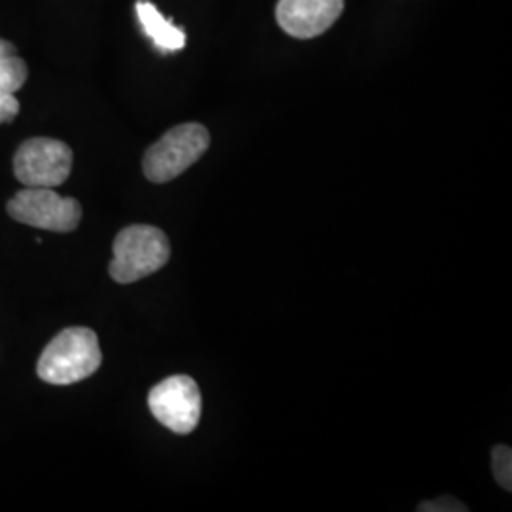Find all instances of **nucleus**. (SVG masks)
Returning <instances> with one entry per match:
<instances>
[{
	"label": "nucleus",
	"mask_w": 512,
	"mask_h": 512,
	"mask_svg": "<svg viewBox=\"0 0 512 512\" xmlns=\"http://www.w3.org/2000/svg\"><path fill=\"white\" fill-rule=\"evenodd\" d=\"M103 363L99 338L88 327L61 330L38 359V378L46 384H78L93 376Z\"/></svg>",
	"instance_id": "obj_1"
},
{
	"label": "nucleus",
	"mask_w": 512,
	"mask_h": 512,
	"mask_svg": "<svg viewBox=\"0 0 512 512\" xmlns=\"http://www.w3.org/2000/svg\"><path fill=\"white\" fill-rule=\"evenodd\" d=\"M112 251L110 277L116 283L129 285L162 270L171 256V245L160 228L133 224L116 236Z\"/></svg>",
	"instance_id": "obj_2"
},
{
	"label": "nucleus",
	"mask_w": 512,
	"mask_h": 512,
	"mask_svg": "<svg viewBox=\"0 0 512 512\" xmlns=\"http://www.w3.org/2000/svg\"><path fill=\"white\" fill-rule=\"evenodd\" d=\"M209 145L211 135L202 124L190 122L175 126L148 148L143 158L145 177L150 183H169L196 164Z\"/></svg>",
	"instance_id": "obj_3"
},
{
	"label": "nucleus",
	"mask_w": 512,
	"mask_h": 512,
	"mask_svg": "<svg viewBox=\"0 0 512 512\" xmlns=\"http://www.w3.org/2000/svg\"><path fill=\"white\" fill-rule=\"evenodd\" d=\"M8 215L21 224L67 234L78 228L82 207L74 198H63L54 188H25L8 202Z\"/></svg>",
	"instance_id": "obj_4"
},
{
	"label": "nucleus",
	"mask_w": 512,
	"mask_h": 512,
	"mask_svg": "<svg viewBox=\"0 0 512 512\" xmlns=\"http://www.w3.org/2000/svg\"><path fill=\"white\" fill-rule=\"evenodd\" d=\"M152 416L177 435H190L202 420V393L194 378L169 376L148 393Z\"/></svg>",
	"instance_id": "obj_5"
},
{
	"label": "nucleus",
	"mask_w": 512,
	"mask_h": 512,
	"mask_svg": "<svg viewBox=\"0 0 512 512\" xmlns=\"http://www.w3.org/2000/svg\"><path fill=\"white\" fill-rule=\"evenodd\" d=\"M73 169V150L63 141L35 137L25 141L14 156V175L29 188H55Z\"/></svg>",
	"instance_id": "obj_6"
},
{
	"label": "nucleus",
	"mask_w": 512,
	"mask_h": 512,
	"mask_svg": "<svg viewBox=\"0 0 512 512\" xmlns=\"http://www.w3.org/2000/svg\"><path fill=\"white\" fill-rule=\"evenodd\" d=\"M344 0H279L275 6L277 25L298 40L321 37L344 12Z\"/></svg>",
	"instance_id": "obj_7"
},
{
	"label": "nucleus",
	"mask_w": 512,
	"mask_h": 512,
	"mask_svg": "<svg viewBox=\"0 0 512 512\" xmlns=\"http://www.w3.org/2000/svg\"><path fill=\"white\" fill-rule=\"evenodd\" d=\"M135 10H137L139 23L143 25L147 37L156 44V48H160L165 54L183 50L186 44L183 29L165 18L154 4H150L147 0H139L135 4Z\"/></svg>",
	"instance_id": "obj_8"
},
{
	"label": "nucleus",
	"mask_w": 512,
	"mask_h": 512,
	"mask_svg": "<svg viewBox=\"0 0 512 512\" xmlns=\"http://www.w3.org/2000/svg\"><path fill=\"white\" fill-rule=\"evenodd\" d=\"M29 69L27 63L16 54L12 42L0 38V90L16 93L27 82Z\"/></svg>",
	"instance_id": "obj_9"
},
{
	"label": "nucleus",
	"mask_w": 512,
	"mask_h": 512,
	"mask_svg": "<svg viewBox=\"0 0 512 512\" xmlns=\"http://www.w3.org/2000/svg\"><path fill=\"white\" fill-rule=\"evenodd\" d=\"M492 469H494L495 480L497 484L511 492L512 490V450L509 446L501 444L495 446L492 452Z\"/></svg>",
	"instance_id": "obj_10"
},
{
	"label": "nucleus",
	"mask_w": 512,
	"mask_h": 512,
	"mask_svg": "<svg viewBox=\"0 0 512 512\" xmlns=\"http://www.w3.org/2000/svg\"><path fill=\"white\" fill-rule=\"evenodd\" d=\"M418 511L467 512L469 511V507H465L463 503H459L458 499H454V497H450V495H444V497H439V499H435V501H427V503H423L421 507H418Z\"/></svg>",
	"instance_id": "obj_11"
},
{
	"label": "nucleus",
	"mask_w": 512,
	"mask_h": 512,
	"mask_svg": "<svg viewBox=\"0 0 512 512\" xmlns=\"http://www.w3.org/2000/svg\"><path fill=\"white\" fill-rule=\"evenodd\" d=\"M19 114V101L16 93L0 90V124L12 122Z\"/></svg>",
	"instance_id": "obj_12"
}]
</instances>
